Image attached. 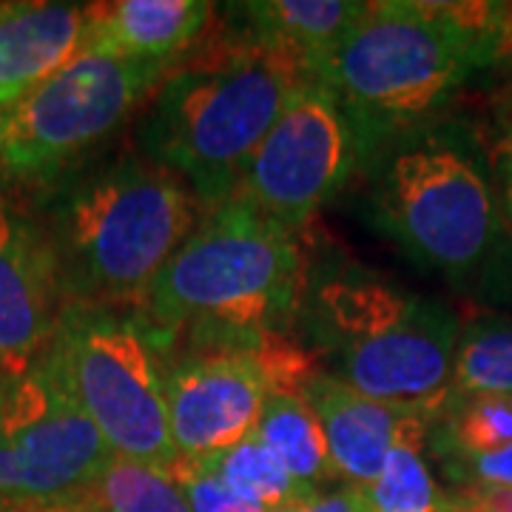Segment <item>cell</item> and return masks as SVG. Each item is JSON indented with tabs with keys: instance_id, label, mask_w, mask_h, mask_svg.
I'll return each mask as SVG.
<instances>
[{
	"instance_id": "6da1fadb",
	"label": "cell",
	"mask_w": 512,
	"mask_h": 512,
	"mask_svg": "<svg viewBox=\"0 0 512 512\" xmlns=\"http://www.w3.org/2000/svg\"><path fill=\"white\" fill-rule=\"evenodd\" d=\"M507 26L510 6L498 3H367L365 18L311 74L336 94L370 160L501 55Z\"/></svg>"
},
{
	"instance_id": "7a4b0ae2",
	"label": "cell",
	"mask_w": 512,
	"mask_h": 512,
	"mask_svg": "<svg viewBox=\"0 0 512 512\" xmlns=\"http://www.w3.org/2000/svg\"><path fill=\"white\" fill-rule=\"evenodd\" d=\"M311 77L302 57L237 29L165 77L140 151L214 211L237 197L259 143Z\"/></svg>"
},
{
	"instance_id": "3957f363",
	"label": "cell",
	"mask_w": 512,
	"mask_h": 512,
	"mask_svg": "<svg viewBox=\"0 0 512 512\" xmlns=\"http://www.w3.org/2000/svg\"><path fill=\"white\" fill-rule=\"evenodd\" d=\"M200 225L191 188L148 163L123 157L69 185L49 214L66 305L143 308L154 279Z\"/></svg>"
},
{
	"instance_id": "277c9868",
	"label": "cell",
	"mask_w": 512,
	"mask_h": 512,
	"mask_svg": "<svg viewBox=\"0 0 512 512\" xmlns=\"http://www.w3.org/2000/svg\"><path fill=\"white\" fill-rule=\"evenodd\" d=\"M305 299V262L293 234L248 202L214 208L154 279L143 319L157 339L191 328L220 348L256 350Z\"/></svg>"
},
{
	"instance_id": "5b68a950",
	"label": "cell",
	"mask_w": 512,
	"mask_h": 512,
	"mask_svg": "<svg viewBox=\"0 0 512 512\" xmlns=\"http://www.w3.org/2000/svg\"><path fill=\"white\" fill-rule=\"evenodd\" d=\"M302 308L330 376L356 393L433 410L450 399L461 330L441 302L345 265L322 276Z\"/></svg>"
},
{
	"instance_id": "8992f818",
	"label": "cell",
	"mask_w": 512,
	"mask_h": 512,
	"mask_svg": "<svg viewBox=\"0 0 512 512\" xmlns=\"http://www.w3.org/2000/svg\"><path fill=\"white\" fill-rule=\"evenodd\" d=\"M46 356L114 456L177 476L183 456L168 424V367L143 313L66 305Z\"/></svg>"
},
{
	"instance_id": "52a82bcc",
	"label": "cell",
	"mask_w": 512,
	"mask_h": 512,
	"mask_svg": "<svg viewBox=\"0 0 512 512\" xmlns=\"http://www.w3.org/2000/svg\"><path fill=\"white\" fill-rule=\"evenodd\" d=\"M370 160V222L427 271L464 276L498 234L493 191L476 157L439 131L410 128Z\"/></svg>"
},
{
	"instance_id": "ba28073f",
	"label": "cell",
	"mask_w": 512,
	"mask_h": 512,
	"mask_svg": "<svg viewBox=\"0 0 512 512\" xmlns=\"http://www.w3.org/2000/svg\"><path fill=\"white\" fill-rule=\"evenodd\" d=\"M171 63L83 52L0 111L3 180L46 185L106 140Z\"/></svg>"
},
{
	"instance_id": "9c48e42d",
	"label": "cell",
	"mask_w": 512,
	"mask_h": 512,
	"mask_svg": "<svg viewBox=\"0 0 512 512\" xmlns=\"http://www.w3.org/2000/svg\"><path fill=\"white\" fill-rule=\"evenodd\" d=\"M111 458L46 353L18 373L0 370V498L66 501L92 490Z\"/></svg>"
},
{
	"instance_id": "30bf717a",
	"label": "cell",
	"mask_w": 512,
	"mask_h": 512,
	"mask_svg": "<svg viewBox=\"0 0 512 512\" xmlns=\"http://www.w3.org/2000/svg\"><path fill=\"white\" fill-rule=\"evenodd\" d=\"M359 163L350 117L336 94L311 77L259 143L234 200L248 202L293 234L348 185Z\"/></svg>"
},
{
	"instance_id": "8fae6325",
	"label": "cell",
	"mask_w": 512,
	"mask_h": 512,
	"mask_svg": "<svg viewBox=\"0 0 512 512\" xmlns=\"http://www.w3.org/2000/svg\"><path fill=\"white\" fill-rule=\"evenodd\" d=\"M268 396L271 379L256 350L217 348L168 367V424L183 461H202L251 439Z\"/></svg>"
},
{
	"instance_id": "7c38bea8",
	"label": "cell",
	"mask_w": 512,
	"mask_h": 512,
	"mask_svg": "<svg viewBox=\"0 0 512 512\" xmlns=\"http://www.w3.org/2000/svg\"><path fill=\"white\" fill-rule=\"evenodd\" d=\"M52 248L35 222L0 197V362L18 373L35 365L63 316Z\"/></svg>"
},
{
	"instance_id": "4fadbf2b",
	"label": "cell",
	"mask_w": 512,
	"mask_h": 512,
	"mask_svg": "<svg viewBox=\"0 0 512 512\" xmlns=\"http://www.w3.org/2000/svg\"><path fill=\"white\" fill-rule=\"evenodd\" d=\"M299 396L322 424L336 476L348 478L353 487L373 484L399 444L430 439L439 413L433 407L370 399L330 373H313L299 387Z\"/></svg>"
},
{
	"instance_id": "5bb4252c",
	"label": "cell",
	"mask_w": 512,
	"mask_h": 512,
	"mask_svg": "<svg viewBox=\"0 0 512 512\" xmlns=\"http://www.w3.org/2000/svg\"><path fill=\"white\" fill-rule=\"evenodd\" d=\"M89 3H0V111L86 52Z\"/></svg>"
},
{
	"instance_id": "9a60e30c",
	"label": "cell",
	"mask_w": 512,
	"mask_h": 512,
	"mask_svg": "<svg viewBox=\"0 0 512 512\" xmlns=\"http://www.w3.org/2000/svg\"><path fill=\"white\" fill-rule=\"evenodd\" d=\"M214 3L205 0H114L89 3L86 49L100 55L171 63L208 26Z\"/></svg>"
},
{
	"instance_id": "2e32d148",
	"label": "cell",
	"mask_w": 512,
	"mask_h": 512,
	"mask_svg": "<svg viewBox=\"0 0 512 512\" xmlns=\"http://www.w3.org/2000/svg\"><path fill=\"white\" fill-rule=\"evenodd\" d=\"M231 18H237L242 32L274 43L316 66L328 57L353 26L365 18L367 3L359 0H251L231 3Z\"/></svg>"
},
{
	"instance_id": "e0dca14e",
	"label": "cell",
	"mask_w": 512,
	"mask_h": 512,
	"mask_svg": "<svg viewBox=\"0 0 512 512\" xmlns=\"http://www.w3.org/2000/svg\"><path fill=\"white\" fill-rule=\"evenodd\" d=\"M430 439L444 464L507 450L512 447V396L450 393L436 413Z\"/></svg>"
},
{
	"instance_id": "ac0fdd59",
	"label": "cell",
	"mask_w": 512,
	"mask_h": 512,
	"mask_svg": "<svg viewBox=\"0 0 512 512\" xmlns=\"http://www.w3.org/2000/svg\"><path fill=\"white\" fill-rule=\"evenodd\" d=\"M256 436L274 450L291 476L316 493V484L336 476L322 424L299 393H271Z\"/></svg>"
},
{
	"instance_id": "d6986e66",
	"label": "cell",
	"mask_w": 512,
	"mask_h": 512,
	"mask_svg": "<svg viewBox=\"0 0 512 512\" xmlns=\"http://www.w3.org/2000/svg\"><path fill=\"white\" fill-rule=\"evenodd\" d=\"M202 461L220 476V481L231 493L268 512L302 504L311 495H316L291 476V470L256 433L251 439L239 441L237 447L211 458H202Z\"/></svg>"
},
{
	"instance_id": "ffe728a7",
	"label": "cell",
	"mask_w": 512,
	"mask_h": 512,
	"mask_svg": "<svg viewBox=\"0 0 512 512\" xmlns=\"http://www.w3.org/2000/svg\"><path fill=\"white\" fill-rule=\"evenodd\" d=\"M453 393L512 396V319H476L458 333Z\"/></svg>"
},
{
	"instance_id": "44dd1931",
	"label": "cell",
	"mask_w": 512,
	"mask_h": 512,
	"mask_svg": "<svg viewBox=\"0 0 512 512\" xmlns=\"http://www.w3.org/2000/svg\"><path fill=\"white\" fill-rule=\"evenodd\" d=\"M424 441L399 444L379 478L362 487L370 512H441L447 495L436 487L427 461L421 458Z\"/></svg>"
},
{
	"instance_id": "7402d4cb",
	"label": "cell",
	"mask_w": 512,
	"mask_h": 512,
	"mask_svg": "<svg viewBox=\"0 0 512 512\" xmlns=\"http://www.w3.org/2000/svg\"><path fill=\"white\" fill-rule=\"evenodd\" d=\"M92 493L103 512H191L174 478L128 458H111Z\"/></svg>"
},
{
	"instance_id": "603a6c76",
	"label": "cell",
	"mask_w": 512,
	"mask_h": 512,
	"mask_svg": "<svg viewBox=\"0 0 512 512\" xmlns=\"http://www.w3.org/2000/svg\"><path fill=\"white\" fill-rule=\"evenodd\" d=\"M174 481L180 484L191 512H268L231 493L205 461H183Z\"/></svg>"
},
{
	"instance_id": "cb8c5ba5",
	"label": "cell",
	"mask_w": 512,
	"mask_h": 512,
	"mask_svg": "<svg viewBox=\"0 0 512 512\" xmlns=\"http://www.w3.org/2000/svg\"><path fill=\"white\" fill-rule=\"evenodd\" d=\"M444 470L456 478L458 487L467 484H501V487H512V447L493 453V456L467 458V461H456V464H444Z\"/></svg>"
},
{
	"instance_id": "d4e9b609",
	"label": "cell",
	"mask_w": 512,
	"mask_h": 512,
	"mask_svg": "<svg viewBox=\"0 0 512 512\" xmlns=\"http://www.w3.org/2000/svg\"><path fill=\"white\" fill-rule=\"evenodd\" d=\"M456 498L473 512H512V487L501 484H467L458 487Z\"/></svg>"
},
{
	"instance_id": "484cf974",
	"label": "cell",
	"mask_w": 512,
	"mask_h": 512,
	"mask_svg": "<svg viewBox=\"0 0 512 512\" xmlns=\"http://www.w3.org/2000/svg\"><path fill=\"white\" fill-rule=\"evenodd\" d=\"M305 512H370L362 487H345L333 493H316L305 501Z\"/></svg>"
},
{
	"instance_id": "4316f807",
	"label": "cell",
	"mask_w": 512,
	"mask_h": 512,
	"mask_svg": "<svg viewBox=\"0 0 512 512\" xmlns=\"http://www.w3.org/2000/svg\"><path fill=\"white\" fill-rule=\"evenodd\" d=\"M12 512H103L100 501L94 498L92 490L66 498V501H55V504H29V507H15Z\"/></svg>"
},
{
	"instance_id": "83f0119b",
	"label": "cell",
	"mask_w": 512,
	"mask_h": 512,
	"mask_svg": "<svg viewBox=\"0 0 512 512\" xmlns=\"http://www.w3.org/2000/svg\"><path fill=\"white\" fill-rule=\"evenodd\" d=\"M501 177H504V205H507V214L512 220V140L504 154V163H501Z\"/></svg>"
},
{
	"instance_id": "f1b7e54d",
	"label": "cell",
	"mask_w": 512,
	"mask_h": 512,
	"mask_svg": "<svg viewBox=\"0 0 512 512\" xmlns=\"http://www.w3.org/2000/svg\"><path fill=\"white\" fill-rule=\"evenodd\" d=\"M274 512H305V501H302V504H291V507H282V510Z\"/></svg>"
},
{
	"instance_id": "f546056e",
	"label": "cell",
	"mask_w": 512,
	"mask_h": 512,
	"mask_svg": "<svg viewBox=\"0 0 512 512\" xmlns=\"http://www.w3.org/2000/svg\"><path fill=\"white\" fill-rule=\"evenodd\" d=\"M3 183H6V180H3V171H0V185H3Z\"/></svg>"
},
{
	"instance_id": "4dcf8cb0",
	"label": "cell",
	"mask_w": 512,
	"mask_h": 512,
	"mask_svg": "<svg viewBox=\"0 0 512 512\" xmlns=\"http://www.w3.org/2000/svg\"><path fill=\"white\" fill-rule=\"evenodd\" d=\"M0 370H3V362H0Z\"/></svg>"
}]
</instances>
